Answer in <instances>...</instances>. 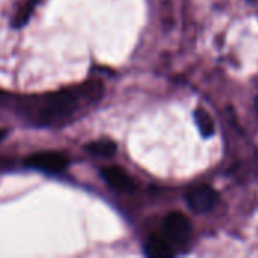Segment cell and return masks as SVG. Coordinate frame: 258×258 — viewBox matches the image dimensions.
<instances>
[{
    "label": "cell",
    "instance_id": "30bf717a",
    "mask_svg": "<svg viewBox=\"0 0 258 258\" xmlns=\"http://www.w3.org/2000/svg\"><path fill=\"white\" fill-rule=\"evenodd\" d=\"M5 136H6V130H2V128H0V142L5 139Z\"/></svg>",
    "mask_w": 258,
    "mask_h": 258
},
{
    "label": "cell",
    "instance_id": "277c9868",
    "mask_svg": "<svg viewBox=\"0 0 258 258\" xmlns=\"http://www.w3.org/2000/svg\"><path fill=\"white\" fill-rule=\"evenodd\" d=\"M163 230L166 236L174 242H184L190 234V222L189 219L178 212L169 213L163 221Z\"/></svg>",
    "mask_w": 258,
    "mask_h": 258
},
{
    "label": "cell",
    "instance_id": "ba28073f",
    "mask_svg": "<svg viewBox=\"0 0 258 258\" xmlns=\"http://www.w3.org/2000/svg\"><path fill=\"white\" fill-rule=\"evenodd\" d=\"M86 150L95 156H101V157H110L115 154L116 151V145L115 142L109 141V139H103V141H95L86 145Z\"/></svg>",
    "mask_w": 258,
    "mask_h": 258
},
{
    "label": "cell",
    "instance_id": "52a82bcc",
    "mask_svg": "<svg viewBox=\"0 0 258 258\" xmlns=\"http://www.w3.org/2000/svg\"><path fill=\"white\" fill-rule=\"evenodd\" d=\"M194 119H195V122L198 125V130L203 135V138L207 139V138L213 136V133H215V122H213L212 116L207 113V110H204L203 107L195 109Z\"/></svg>",
    "mask_w": 258,
    "mask_h": 258
},
{
    "label": "cell",
    "instance_id": "8992f818",
    "mask_svg": "<svg viewBox=\"0 0 258 258\" xmlns=\"http://www.w3.org/2000/svg\"><path fill=\"white\" fill-rule=\"evenodd\" d=\"M144 249L150 258H169L174 255V251L169 246V243L160 237H150L145 242Z\"/></svg>",
    "mask_w": 258,
    "mask_h": 258
},
{
    "label": "cell",
    "instance_id": "6da1fadb",
    "mask_svg": "<svg viewBox=\"0 0 258 258\" xmlns=\"http://www.w3.org/2000/svg\"><path fill=\"white\" fill-rule=\"evenodd\" d=\"M79 94L76 91H59L39 98L32 109V116L41 125L60 124L67 121L76 110Z\"/></svg>",
    "mask_w": 258,
    "mask_h": 258
},
{
    "label": "cell",
    "instance_id": "9c48e42d",
    "mask_svg": "<svg viewBox=\"0 0 258 258\" xmlns=\"http://www.w3.org/2000/svg\"><path fill=\"white\" fill-rule=\"evenodd\" d=\"M29 14H30V9H21L20 12H18V15H17V21H15V26H23L26 21H27V17H29Z\"/></svg>",
    "mask_w": 258,
    "mask_h": 258
},
{
    "label": "cell",
    "instance_id": "3957f363",
    "mask_svg": "<svg viewBox=\"0 0 258 258\" xmlns=\"http://www.w3.org/2000/svg\"><path fill=\"white\" fill-rule=\"evenodd\" d=\"M186 201L195 213H207L216 207L219 195L210 186H198L186 195Z\"/></svg>",
    "mask_w": 258,
    "mask_h": 258
},
{
    "label": "cell",
    "instance_id": "5b68a950",
    "mask_svg": "<svg viewBox=\"0 0 258 258\" xmlns=\"http://www.w3.org/2000/svg\"><path fill=\"white\" fill-rule=\"evenodd\" d=\"M101 177L104 181L115 190L118 192H125L130 194L136 189V184L133 178L119 166H106L101 169Z\"/></svg>",
    "mask_w": 258,
    "mask_h": 258
},
{
    "label": "cell",
    "instance_id": "7a4b0ae2",
    "mask_svg": "<svg viewBox=\"0 0 258 258\" xmlns=\"http://www.w3.org/2000/svg\"><path fill=\"white\" fill-rule=\"evenodd\" d=\"M24 162L29 168L39 169L42 172H50V174L63 171L70 163L68 157L60 151H41L29 156Z\"/></svg>",
    "mask_w": 258,
    "mask_h": 258
}]
</instances>
